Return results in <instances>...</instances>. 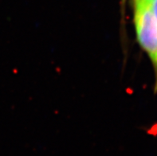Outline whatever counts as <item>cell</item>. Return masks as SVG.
<instances>
[{"mask_svg":"<svg viewBox=\"0 0 157 156\" xmlns=\"http://www.w3.org/2000/svg\"><path fill=\"white\" fill-rule=\"evenodd\" d=\"M151 0H135V27L138 42L157 69V21Z\"/></svg>","mask_w":157,"mask_h":156,"instance_id":"obj_1","label":"cell"},{"mask_svg":"<svg viewBox=\"0 0 157 156\" xmlns=\"http://www.w3.org/2000/svg\"><path fill=\"white\" fill-rule=\"evenodd\" d=\"M151 6H152V10H153L154 14H155V17L157 21V0H152Z\"/></svg>","mask_w":157,"mask_h":156,"instance_id":"obj_2","label":"cell"},{"mask_svg":"<svg viewBox=\"0 0 157 156\" xmlns=\"http://www.w3.org/2000/svg\"><path fill=\"white\" fill-rule=\"evenodd\" d=\"M151 1H152V0H151Z\"/></svg>","mask_w":157,"mask_h":156,"instance_id":"obj_3","label":"cell"}]
</instances>
